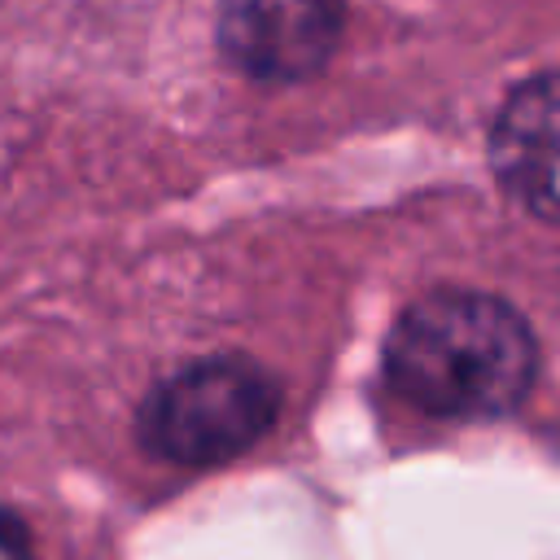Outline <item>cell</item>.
<instances>
[{"label": "cell", "instance_id": "obj_1", "mask_svg": "<svg viewBox=\"0 0 560 560\" xmlns=\"http://www.w3.org/2000/svg\"><path fill=\"white\" fill-rule=\"evenodd\" d=\"M385 372L429 416L494 420L534 389L538 341L512 302L477 289H433L394 319Z\"/></svg>", "mask_w": 560, "mask_h": 560}, {"label": "cell", "instance_id": "obj_2", "mask_svg": "<svg viewBox=\"0 0 560 560\" xmlns=\"http://www.w3.org/2000/svg\"><path fill=\"white\" fill-rule=\"evenodd\" d=\"M280 411V385L241 354H214L166 376L140 407V442L188 468L249 451Z\"/></svg>", "mask_w": 560, "mask_h": 560}, {"label": "cell", "instance_id": "obj_3", "mask_svg": "<svg viewBox=\"0 0 560 560\" xmlns=\"http://www.w3.org/2000/svg\"><path fill=\"white\" fill-rule=\"evenodd\" d=\"M346 0H219V48L258 83H302L328 66Z\"/></svg>", "mask_w": 560, "mask_h": 560}, {"label": "cell", "instance_id": "obj_4", "mask_svg": "<svg viewBox=\"0 0 560 560\" xmlns=\"http://www.w3.org/2000/svg\"><path fill=\"white\" fill-rule=\"evenodd\" d=\"M490 171L521 210L560 223V70L503 96L490 122Z\"/></svg>", "mask_w": 560, "mask_h": 560}, {"label": "cell", "instance_id": "obj_5", "mask_svg": "<svg viewBox=\"0 0 560 560\" xmlns=\"http://www.w3.org/2000/svg\"><path fill=\"white\" fill-rule=\"evenodd\" d=\"M0 560H31V534L9 508H0Z\"/></svg>", "mask_w": 560, "mask_h": 560}]
</instances>
